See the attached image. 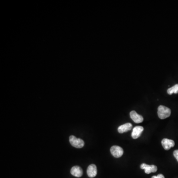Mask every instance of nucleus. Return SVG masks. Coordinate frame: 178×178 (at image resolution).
Here are the masks:
<instances>
[{
	"instance_id": "f257e3e1",
	"label": "nucleus",
	"mask_w": 178,
	"mask_h": 178,
	"mask_svg": "<svg viewBox=\"0 0 178 178\" xmlns=\"http://www.w3.org/2000/svg\"><path fill=\"white\" fill-rule=\"evenodd\" d=\"M158 117L161 119H164L169 117L171 115V109L169 108L160 105L158 108Z\"/></svg>"
},
{
	"instance_id": "f03ea898",
	"label": "nucleus",
	"mask_w": 178,
	"mask_h": 178,
	"mask_svg": "<svg viewBox=\"0 0 178 178\" xmlns=\"http://www.w3.org/2000/svg\"><path fill=\"white\" fill-rule=\"evenodd\" d=\"M69 142L73 147L78 148H83L85 144L83 140L77 138L74 136H69Z\"/></svg>"
},
{
	"instance_id": "7ed1b4c3",
	"label": "nucleus",
	"mask_w": 178,
	"mask_h": 178,
	"mask_svg": "<svg viewBox=\"0 0 178 178\" xmlns=\"http://www.w3.org/2000/svg\"><path fill=\"white\" fill-rule=\"evenodd\" d=\"M110 152L111 154L115 158H119L121 157L124 152L122 148L117 145H113L111 147Z\"/></svg>"
},
{
	"instance_id": "20e7f679",
	"label": "nucleus",
	"mask_w": 178,
	"mask_h": 178,
	"mask_svg": "<svg viewBox=\"0 0 178 178\" xmlns=\"http://www.w3.org/2000/svg\"><path fill=\"white\" fill-rule=\"evenodd\" d=\"M140 168L141 169L144 170V172L147 174H149L151 173H154L157 170V167L156 165H149L145 163H143L140 165Z\"/></svg>"
},
{
	"instance_id": "39448f33",
	"label": "nucleus",
	"mask_w": 178,
	"mask_h": 178,
	"mask_svg": "<svg viewBox=\"0 0 178 178\" xmlns=\"http://www.w3.org/2000/svg\"><path fill=\"white\" fill-rule=\"evenodd\" d=\"M162 145L165 150H169L171 148L174 147L175 142L172 140L164 139L161 141Z\"/></svg>"
},
{
	"instance_id": "423d86ee",
	"label": "nucleus",
	"mask_w": 178,
	"mask_h": 178,
	"mask_svg": "<svg viewBox=\"0 0 178 178\" xmlns=\"http://www.w3.org/2000/svg\"><path fill=\"white\" fill-rule=\"evenodd\" d=\"M88 176L90 178H94L97 174V168L95 164H91L89 166L87 170Z\"/></svg>"
},
{
	"instance_id": "0eeeda50",
	"label": "nucleus",
	"mask_w": 178,
	"mask_h": 178,
	"mask_svg": "<svg viewBox=\"0 0 178 178\" xmlns=\"http://www.w3.org/2000/svg\"><path fill=\"white\" fill-rule=\"evenodd\" d=\"M70 173L72 175L75 177L79 178L83 175V170L82 168L78 166H75L71 168Z\"/></svg>"
},
{
	"instance_id": "6e6552de",
	"label": "nucleus",
	"mask_w": 178,
	"mask_h": 178,
	"mask_svg": "<svg viewBox=\"0 0 178 178\" xmlns=\"http://www.w3.org/2000/svg\"><path fill=\"white\" fill-rule=\"evenodd\" d=\"M132 119L136 123H140L144 120V118L141 115H139L135 111H132L130 113Z\"/></svg>"
},
{
	"instance_id": "1a4fd4ad",
	"label": "nucleus",
	"mask_w": 178,
	"mask_h": 178,
	"mask_svg": "<svg viewBox=\"0 0 178 178\" xmlns=\"http://www.w3.org/2000/svg\"><path fill=\"white\" fill-rule=\"evenodd\" d=\"M144 131V128L142 126H136L134 128L132 133V137L134 139H138Z\"/></svg>"
},
{
	"instance_id": "9d476101",
	"label": "nucleus",
	"mask_w": 178,
	"mask_h": 178,
	"mask_svg": "<svg viewBox=\"0 0 178 178\" xmlns=\"http://www.w3.org/2000/svg\"><path fill=\"white\" fill-rule=\"evenodd\" d=\"M132 128V125L130 123H127L126 124L121 125L118 128V131L119 133H123L129 131Z\"/></svg>"
},
{
	"instance_id": "9b49d317",
	"label": "nucleus",
	"mask_w": 178,
	"mask_h": 178,
	"mask_svg": "<svg viewBox=\"0 0 178 178\" xmlns=\"http://www.w3.org/2000/svg\"><path fill=\"white\" fill-rule=\"evenodd\" d=\"M167 93L169 95H172L173 93H178V84L174 85L172 87L168 89Z\"/></svg>"
},
{
	"instance_id": "f8f14e48",
	"label": "nucleus",
	"mask_w": 178,
	"mask_h": 178,
	"mask_svg": "<svg viewBox=\"0 0 178 178\" xmlns=\"http://www.w3.org/2000/svg\"><path fill=\"white\" fill-rule=\"evenodd\" d=\"M173 154H174V156L176 159H177V160L178 162V150H175L174 152H173Z\"/></svg>"
},
{
	"instance_id": "ddd939ff",
	"label": "nucleus",
	"mask_w": 178,
	"mask_h": 178,
	"mask_svg": "<svg viewBox=\"0 0 178 178\" xmlns=\"http://www.w3.org/2000/svg\"><path fill=\"white\" fill-rule=\"evenodd\" d=\"M152 178H165V177L162 174H159L156 176H152Z\"/></svg>"
}]
</instances>
